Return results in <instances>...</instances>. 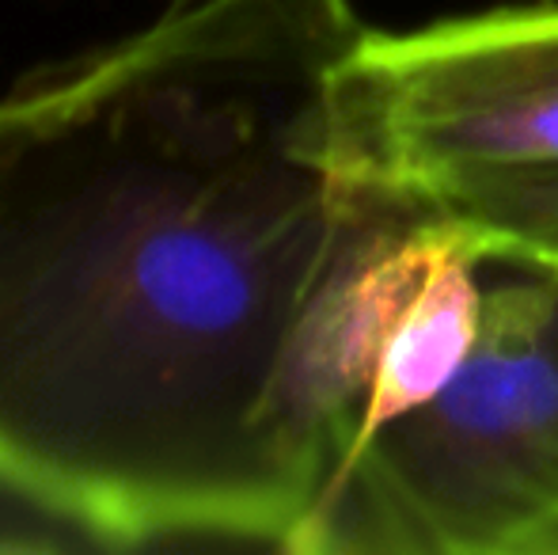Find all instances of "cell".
Masks as SVG:
<instances>
[{
    "label": "cell",
    "mask_w": 558,
    "mask_h": 555,
    "mask_svg": "<svg viewBox=\"0 0 558 555\" xmlns=\"http://www.w3.org/2000/svg\"><path fill=\"white\" fill-rule=\"evenodd\" d=\"M517 555H558V514H551V518L517 548Z\"/></svg>",
    "instance_id": "obj_6"
},
{
    "label": "cell",
    "mask_w": 558,
    "mask_h": 555,
    "mask_svg": "<svg viewBox=\"0 0 558 555\" xmlns=\"http://www.w3.org/2000/svg\"><path fill=\"white\" fill-rule=\"evenodd\" d=\"M501 267H529L539 270V275L558 278V244H536V248H521V252L506 255Z\"/></svg>",
    "instance_id": "obj_5"
},
{
    "label": "cell",
    "mask_w": 558,
    "mask_h": 555,
    "mask_svg": "<svg viewBox=\"0 0 558 555\" xmlns=\"http://www.w3.org/2000/svg\"><path fill=\"white\" fill-rule=\"evenodd\" d=\"M327 164L399 221L486 179L558 171V0L361 27L327 73Z\"/></svg>",
    "instance_id": "obj_3"
},
{
    "label": "cell",
    "mask_w": 558,
    "mask_h": 555,
    "mask_svg": "<svg viewBox=\"0 0 558 555\" xmlns=\"http://www.w3.org/2000/svg\"><path fill=\"white\" fill-rule=\"evenodd\" d=\"M353 0H171L0 96V487L104 544L293 552L301 350L376 209L327 164Z\"/></svg>",
    "instance_id": "obj_1"
},
{
    "label": "cell",
    "mask_w": 558,
    "mask_h": 555,
    "mask_svg": "<svg viewBox=\"0 0 558 555\" xmlns=\"http://www.w3.org/2000/svg\"><path fill=\"white\" fill-rule=\"evenodd\" d=\"M422 217L456 225L483 263H501L521 248L558 244V171L486 179Z\"/></svg>",
    "instance_id": "obj_4"
},
{
    "label": "cell",
    "mask_w": 558,
    "mask_h": 555,
    "mask_svg": "<svg viewBox=\"0 0 558 555\" xmlns=\"http://www.w3.org/2000/svg\"><path fill=\"white\" fill-rule=\"evenodd\" d=\"M509 270L452 381L361 445L296 555H517L558 514V278Z\"/></svg>",
    "instance_id": "obj_2"
}]
</instances>
